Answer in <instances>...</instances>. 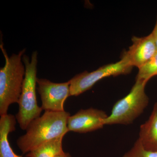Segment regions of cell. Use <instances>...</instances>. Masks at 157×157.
<instances>
[{
  "mask_svg": "<svg viewBox=\"0 0 157 157\" xmlns=\"http://www.w3.org/2000/svg\"><path fill=\"white\" fill-rule=\"evenodd\" d=\"M157 75V52L151 59L138 68L136 78L148 82L152 77Z\"/></svg>",
  "mask_w": 157,
  "mask_h": 157,
  "instance_id": "12",
  "label": "cell"
},
{
  "mask_svg": "<svg viewBox=\"0 0 157 157\" xmlns=\"http://www.w3.org/2000/svg\"><path fill=\"white\" fill-rule=\"evenodd\" d=\"M151 33L155 41V42L156 45L157 47V17L154 29L153 30Z\"/></svg>",
  "mask_w": 157,
  "mask_h": 157,
  "instance_id": "14",
  "label": "cell"
},
{
  "mask_svg": "<svg viewBox=\"0 0 157 157\" xmlns=\"http://www.w3.org/2000/svg\"><path fill=\"white\" fill-rule=\"evenodd\" d=\"M70 116L67 111H45L44 114L29 124L26 133L17 140L23 154H27L43 144L65 135L69 132L67 121Z\"/></svg>",
  "mask_w": 157,
  "mask_h": 157,
  "instance_id": "1",
  "label": "cell"
},
{
  "mask_svg": "<svg viewBox=\"0 0 157 157\" xmlns=\"http://www.w3.org/2000/svg\"><path fill=\"white\" fill-rule=\"evenodd\" d=\"M138 139L144 148L157 151V102L148 119L140 126Z\"/></svg>",
  "mask_w": 157,
  "mask_h": 157,
  "instance_id": "9",
  "label": "cell"
},
{
  "mask_svg": "<svg viewBox=\"0 0 157 157\" xmlns=\"http://www.w3.org/2000/svg\"><path fill=\"white\" fill-rule=\"evenodd\" d=\"M133 66L123 54L119 61L105 65L91 72L84 71L69 80L70 96H77L90 89L99 80L105 77L128 74Z\"/></svg>",
  "mask_w": 157,
  "mask_h": 157,
  "instance_id": "5",
  "label": "cell"
},
{
  "mask_svg": "<svg viewBox=\"0 0 157 157\" xmlns=\"http://www.w3.org/2000/svg\"><path fill=\"white\" fill-rule=\"evenodd\" d=\"M123 157H157V151L144 148L138 138L133 147L124 155Z\"/></svg>",
  "mask_w": 157,
  "mask_h": 157,
  "instance_id": "13",
  "label": "cell"
},
{
  "mask_svg": "<svg viewBox=\"0 0 157 157\" xmlns=\"http://www.w3.org/2000/svg\"><path fill=\"white\" fill-rule=\"evenodd\" d=\"M62 135L43 144L36 148L30 151L25 155V157H57L63 154V138Z\"/></svg>",
  "mask_w": 157,
  "mask_h": 157,
  "instance_id": "11",
  "label": "cell"
},
{
  "mask_svg": "<svg viewBox=\"0 0 157 157\" xmlns=\"http://www.w3.org/2000/svg\"><path fill=\"white\" fill-rule=\"evenodd\" d=\"M37 83L43 110L54 112L65 111L64 107L65 101L70 97L69 81L55 83L45 78H37Z\"/></svg>",
  "mask_w": 157,
  "mask_h": 157,
  "instance_id": "6",
  "label": "cell"
},
{
  "mask_svg": "<svg viewBox=\"0 0 157 157\" xmlns=\"http://www.w3.org/2000/svg\"><path fill=\"white\" fill-rule=\"evenodd\" d=\"M37 56V52L35 51L31 60L26 55L22 57L25 68V76L18 101L19 109L15 117L21 128L23 130H26L32 121L41 116L43 110L38 106L36 94Z\"/></svg>",
  "mask_w": 157,
  "mask_h": 157,
  "instance_id": "3",
  "label": "cell"
},
{
  "mask_svg": "<svg viewBox=\"0 0 157 157\" xmlns=\"http://www.w3.org/2000/svg\"><path fill=\"white\" fill-rule=\"evenodd\" d=\"M1 49L6 59L5 66L0 69V115L8 114L11 104L17 103L22 91V85L25 76V66L21 59L25 49L17 54L9 57L1 44Z\"/></svg>",
  "mask_w": 157,
  "mask_h": 157,
  "instance_id": "2",
  "label": "cell"
},
{
  "mask_svg": "<svg viewBox=\"0 0 157 157\" xmlns=\"http://www.w3.org/2000/svg\"><path fill=\"white\" fill-rule=\"evenodd\" d=\"M15 117L11 114L0 118V157H24L16 154L11 148L9 140V134L15 130Z\"/></svg>",
  "mask_w": 157,
  "mask_h": 157,
  "instance_id": "10",
  "label": "cell"
},
{
  "mask_svg": "<svg viewBox=\"0 0 157 157\" xmlns=\"http://www.w3.org/2000/svg\"><path fill=\"white\" fill-rule=\"evenodd\" d=\"M133 44L124 52L133 67L139 68L157 52V47L151 33L146 36L132 37Z\"/></svg>",
  "mask_w": 157,
  "mask_h": 157,
  "instance_id": "8",
  "label": "cell"
},
{
  "mask_svg": "<svg viewBox=\"0 0 157 157\" xmlns=\"http://www.w3.org/2000/svg\"><path fill=\"white\" fill-rule=\"evenodd\" d=\"M108 115L104 110L90 108L82 109L68 119V131L86 133L102 128Z\"/></svg>",
  "mask_w": 157,
  "mask_h": 157,
  "instance_id": "7",
  "label": "cell"
},
{
  "mask_svg": "<svg viewBox=\"0 0 157 157\" xmlns=\"http://www.w3.org/2000/svg\"><path fill=\"white\" fill-rule=\"evenodd\" d=\"M147 82L136 78L129 94L113 106L105 121V125L130 124L143 113L149 101L145 91Z\"/></svg>",
  "mask_w": 157,
  "mask_h": 157,
  "instance_id": "4",
  "label": "cell"
},
{
  "mask_svg": "<svg viewBox=\"0 0 157 157\" xmlns=\"http://www.w3.org/2000/svg\"><path fill=\"white\" fill-rule=\"evenodd\" d=\"M57 157H72L69 153L64 152L63 154L60 155Z\"/></svg>",
  "mask_w": 157,
  "mask_h": 157,
  "instance_id": "15",
  "label": "cell"
}]
</instances>
